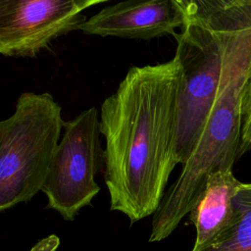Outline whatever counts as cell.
I'll return each mask as SVG.
<instances>
[{
  "mask_svg": "<svg viewBox=\"0 0 251 251\" xmlns=\"http://www.w3.org/2000/svg\"><path fill=\"white\" fill-rule=\"evenodd\" d=\"M178 66L176 58L130 68L101 105L100 131L110 208L134 224L154 215L175 157Z\"/></svg>",
  "mask_w": 251,
  "mask_h": 251,
  "instance_id": "6da1fadb",
  "label": "cell"
},
{
  "mask_svg": "<svg viewBox=\"0 0 251 251\" xmlns=\"http://www.w3.org/2000/svg\"><path fill=\"white\" fill-rule=\"evenodd\" d=\"M223 61L200 138L153 215L149 242L169 237L190 213L208 176L232 169L241 138L242 103L251 76V0H222Z\"/></svg>",
  "mask_w": 251,
  "mask_h": 251,
  "instance_id": "7a4b0ae2",
  "label": "cell"
},
{
  "mask_svg": "<svg viewBox=\"0 0 251 251\" xmlns=\"http://www.w3.org/2000/svg\"><path fill=\"white\" fill-rule=\"evenodd\" d=\"M185 23L175 33L178 66L175 157L185 164L198 142L220 81L222 0H181Z\"/></svg>",
  "mask_w": 251,
  "mask_h": 251,
  "instance_id": "3957f363",
  "label": "cell"
},
{
  "mask_svg": "<svg viewBox=\"0 0 251 251\" xmlns=\"http://www.w3.org/2000/svg\"><path fill=\"white\" fill-rule=\"evenodd\" d=\"M50 93L24 92L0 121V211L29 201L45 182L64 126Z\"/></svg>",
  "mask_w": 251,
  "mask_h": 251,
  "instance_id": "277c9868",
  "label": "cell"
},
{
  "mask_svg": "<svg viewBox=\"0 0 251 251\" xmlns=\"http://www.w3.org/2000/svg\"><path fill=\"white\" fill-rule=\"evenodd\" d=\"M41 191L47 207L73 221L100 191L96 176L105 164L100 119L95 107L65 122Z\"/></svg>",
  "mask_w": 251,
  "mask_h": 251,
  "instance_id": "5b68a950",
  "label": "cell"
},
{
  "mask_svg": "<svg viewBox=\"0 0 251 251\" xmlns=\"http://www.w3.org/2000/svg\"><path fill=\"white\" fill-rule=\"evenodd\" d=\"M101 0H0V54L35 57L56 38L77 30L82 12Z\"/></svg>",
  "mask_w": 251,
  "mask_h": 251,
  "instance_id": "8992f818",
  "label": "cell"
},
{
  "mask_svg": "<svg viewBox=\"0 0 251 251\" xmlns=\"http://www.w3.org/2000/svg\"><path fill=\"white\" fill-rule=\"evenodd\" d=\"M184 23L181 0H128L103 8L77 30L89 35L150 40L174 35Z\"/></svg>",
  "mask_w": 251,
  "mask_h": 251,
  "instance_id": "52a82bcc",
  "label": "cell"
},
{
  "mask_svg": "<svg viewBox=\"0 0 251 251\" xmlns=\"http://www.w3.org/2000/svg\"><path fill=\"white\" fill-rule=\"evenodd\" d=\"M242 182L232 169L212 173L196 204L189 213L195 228V241L191 251H199L224 231L235 216L234 199Z\"/></svg>",
  "mask_w": 251,
  "mask_h": 251,
  "instance_id": "ba28073f",
  "label": "cell"
},
{
  "mask_svg": "<svg viewBox=\"0 0 251 251\" xmlns=\"http://www.w3.org/2000/svg\"><path fill=\"white\" fill-rule=\"evenodd\" d=\"M231 224L199 251H251V187L242 182Z\"/></svg>",
  "mask_w": 251,
  "mask_h": 251,
  "instance_id": "9c48e42d",
  "label": "cell"
},
{
  "mask_svg": "<svg viewBox=\"0 0 251 251\" xmlns=\"http://www.w3.org/2000/svg\"><path fill=\"white\" fill-rule=\"evenodd\" d=\"M251 150V76L247 84L242 103L241 138L237 152V159Z\"/></svg>",
  "mask_w": 251,
  "mask_h": 251,
  "instance_id": "30bf717a",
  "label": "cell"
},
{
  "mask_svg": "<svg viewBox=\"0 0 251 251\" xmlns=\"http://www.w3.org/2000/svg\"><path fill=\"white\" fill-rule=\"evenodd\" d=\"M247 184H248V185L251 187V183H247Z\"/></svg>",
  "mask_w": 251,
  "mask_h": 251,
  "instance_id": "8fae6325",
  "label": "cell"
}]
</instances>
